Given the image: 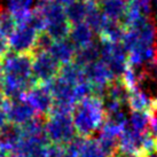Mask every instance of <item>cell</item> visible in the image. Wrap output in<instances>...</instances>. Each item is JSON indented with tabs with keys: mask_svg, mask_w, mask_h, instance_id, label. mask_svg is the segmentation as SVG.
Returning a JSON list of instances; mask_svg holds the SVG:
<instances>
[{
	"mask_svg": "<svg viewBox=\"0 0 157 157\" xmlns=\"http://www.w3.org/2000/svg\"><path fill=\"white\" fill-rule=\"evenodd\" d=\"M105 119L103 102L96 96H90L78 102L72 113L77 135L87 138L99 130Z\"/></svg>",
	"mask_w": 157,
	"mask_h": 157,
	"instance_id": "cell-1",
	"label": "cell"
},
{
	"mask_svg": "<svg viewBox=\"0 0 157 157\" xmlns=\"http://www.w3.org/2000/svg\"><path fill=\"white\" fill-rule=\"evenodd\" d=\"M36 8L39 9L44 15L46 22L45 32L54 41L68 39L71 24L67 18L66 10L62 5L57 4L54 0H48L43 5H36Z\"/></svg>",
	"mask_w": 157,
	"mask_h": 157,
	"instance_id": "cell-2",
	"label": "cell"
},
{
	"mask_svg": "<svg viewBox=\"0 0 157 157\" xmlns=\"http://www.w3.org/2000/svg\"><path fill=\"white\" fill-rule=\"evenodd\" d=\"M45 133L51 144L67 146L77 136L72 115L49 113L45 119Z\"/></svg>",
	"mask_w": 157,
	"mask_h": 157,
	"instance_id": "cell-3",
	"label": "cell"
},
{
	"mask_svg": "<svg viewBox=\"0 0 157 157\" xmlns=\"http://www.w3.org/2000/svg\"><path fill=\"white\" fill-rule=\"evenodd\" d=\"M100 44V60L105 62L111 70L116 78H121L124 71L128 67L127 52L122 43H109L101 41Z\"/></svg>",
	"mask_w": 157,
	"mask_h": 157,
	"instance_id": "cell-4",
	"label": "cell"
},
{
	"mask_svg": "<svg viewBox=\"0 0 157 157\" xmlns=\"http://www.w3.org/2000/svg\"><path fill=\"white\" fill-rule=\"evenodd\" d=\"M61 64L48 51H35L32 53V75L38 84H47L59 76Z\"/></svg>",
	"mask_w": 157,
	"mask_h": 157,
	"instance_id": "cell-5",
	"label": "cell"
},
{
	"mask_svg": "<svg viewBox=\"0 0 157 157\" xmlns=\"http://www.w3.org/2000/svg\"><path fill=\"white\" fill-rule=\"evenodd\" d=\"M38 36L39 32L29 23L20 24L9 37L10 51L17 54H32L36 51Z\"/></svg>",
	"mask_w": 157,
	"mask_h": 157,
	"instance_id": "cell-6",
	"label": "cell"
},
{
	"mask_svg": "<svg viewBox=\"0 0 157 157\" xmlns=\"http://www.w3.org/2000/svg\"><path fill=\"white\" fill-rule=\"evenodd\" d=\"M24 99L38 116L45 118L49 115L54 103L53 96L46 84H37L31 87L25 93Z\"/></svg>",
	"mask_w": 157,
	"mask_h": 157,
	"instance_id": "cell-7",
	"label": "cell"
},
{
	"mask_svg": "<svg viewBox=\"0 0 157 157\" xmlns=\"http://www.w3.org/2000/svg\"><path fill=\"white\" fill-rule=\"evenodd\" d=\"M5 113L7 117V123L14 124L16 126H22L26 122H29L33 117L38 116L36 111L32 109L25 99H17V100L5 101Z\"/></svg>",
	"mask_w": 157,
	"mask_h": 157,
	"instance_id": "cell-8",
	"label": "cell"
},
{
	"mask_svg": "<svg viewBox=\"0 0 157 157\" xmlns=\"http://www.w3.org/2000/svg\"><path fill=\"white\" fill-rule=\"evenodd\" d=\"M84 72L86 80L94 87H107L111 82L117 79L102 60H98L94 63L86 66L84 68Z\"/></svg>",
	"mask_w": 157,
	"mask_h": 157,
	"instance_id": "cell-9",
	"label": "cell"
},
{
	"mask_svg": "<svg viewBox=\"0 0 157 157\" xmlns=\"http://www.w3.org/2000/svg\"><path fill=\"white\" fill-rule=\"evenodd\" d=\"M46 85L49 88L54 103L72 105V107L77 105L74 96V86L68 83L67 80H64L62 77L56 76Z\"/></svg>",
	"mask_w": 157,
	"mask_h": 157,
	"instance_id": "cell-10",
	"label": "cell"
},
{
	"mask_svg": "<svg viewBox=\"0 0 157 157\" xmlns=\"http://www.w3.org/2000/svg\"><path fill=\"white\" fill-rule=\"evenodd\" d=\"M22 140L21 127L6 123L0 127V155L13 154Z\"/></svg>",
	"mask_w": 157,
	"mask_h": 157,
	"instance_id": "cell-11",
	"label": "cell"
},
{
	"mask_svg": "<svg viewBox=\"0 0 157 157\" xmlns=\"http://www.w3.org/2000/svg\"><path fill=\"white\" fill-rule=\"evenodd\" d=\"M127 105L132 111H146L153 115L157 109V99L144 92L142 88H135L130 91Z\"/></svg>",
	"mask_w": 157,
	"mask_h": 157,
	"instance_id": "cell-12",
	"label": "cell"
},
{
	"mask_svg": "<svg viewBox=\"0 0 157 157\" xmlns=\"http://www.w3.org/2000/svg\"><path fill=\"white\" fill-rule=\"evenodd\" d=\"M77 49L69 39H62L53 41L52 46L48 49V53L56 60L61 66L74 62Z\"/></svg>",
	"mask_w": 157,
	"mask_h": 157,
	"instance_id": "cell-13",
	"label": "cell"
},
{
	"mask_svg": "<svg viewBox=\"0 0 157 157\" xmlns=\"http://www.w3.org/2000/svg\"><path fill=\"white\" fill-rule=\"evenodd\" d=\"M68 39L72 43L76 49L86 47L90 44H92L93 41H95L94 40V32L87 25L86 22L71 25V30H70Z\"/></svg>",
	"mask_w": 157,
	"mask_h": 157,
	"instance_id": "cell-14",
	"label": "cell"
},
{
	"mask_svg": "<svg viewBox=\"0 0 157 157\" xmlns=\"http://www.w3.org/2000/svg\"><path fill=\"white\" fill-rule=\"evenodd\" d=\"M5 1H6L5 8L13 15L17 25L28 22L35 0H5Z\"/></svg>",
	"mask_w": 157,
	"mask_h": 157,
	"instance_id": "cell-15",
	"label": "cell"
},
{
	"mask_svg": "<svg viewBox=\"0 0 157 157\" xmlns=\"http://www.w3.org/2000/svg\"><path fill=\"white\" fill-rule=\"evenodd\" d=\"M130 0H102L99 6L109 21L122 23L128 7Z\"/></svg>",
	"mask_w": 157,
	"mask_h": 157,
	"instance_id": "cell-16",
	"label": "cell"
},
{
	"mask_svg": "<svg viewBox=\"0 0 157 157\" xmlns=\"http://www.w3.org/2000/svg\"><path fill=\"white\" fill-rule=\"evenodd\" d=\"M108 18L105 16L100 9V6L93 1H87V13H86V18L85 22L91 28L94 33H100L101 30L103 29Z\"/></svg>",
	"mask_w": 157,
	"mask_h": 157,
	"instance_id": "cell-17",
	"label": "cell"
},
{
	"mask_svg": "<svg viewBox=\"0 0 157 157\" xmlns=\"http://www.w3.org/2000/svg\"><path fill=\"white\" fill-rule=\"evenodd\" d=\"M98 60H100V44L99 41H93L86 47L77 49L75 55L74 62L82 68L94 63Z\"/></svg>",
	"mask_w": 157,
	"mask_h": 157,
	"instance_id": "cell-18",
	"label": "cell"
},
{
	"mask_svg": "<svg viewBox=\"0 0 157 157\" xmlns=\"http://www.w3.org/2000/svg\"><path fill=\"white\" fill-rule=\"evenodd\" d=\"M126 29L123 26L121 22L107 21L105 25L99 33L101 41H109V43H122Z\"/></svg>",
	"mask_w": 157,
	"mask_h": 157,
	"instance_id": "cell-19",
	"label": "cell"
},
{
	"mask_svg": "<svg viewBox=\"0 0 157 157\" xmlns=\"http://www.w3.org/2000/svg\"><path fill=\"white\" fill-rule=\"evenodd\" d=\"M59 76L62 77L64 80H67L69 84H71L72 86H76L77 84L82 83L84 80H86L85 72H84V68L79 67L78 64H76L75 62H70L68 64L61 66Z\"/></svg>",
	"mask_w": 157,
	"mask_h": 157,
	"instance_id": "cell-20",
	"label": "cell"
},
{
	"mask_svg": "<svg viewBox=\"0 0 157 157\" xmlns=\"http://www.w3.org/2000/svg\"><path fill=\"white\" fill-rule=\"evenodd\" d=\"M128 96H130V91L124 85L121 78L115 79L107 86L105 98H108L110 100H113L121 105H124V103H127Z\"/></svg>",
	"mask_w": 157,
	"mask_h": 157,
	"instance_id": "cell-21",
	"label": "cell"
},
{
	"mask_svg": "<svg viewBox=\"0 0 157 157\" xmlns=\"http://www.w3.org/2000/svg\"><path fill=\"white\" fill-rule=\"evenodd\" d=\"M67 18L71 25L85 22L86 13H87V1L77 0L74 4L64 7Z\"/></svg>",
	"mask_w": 157,
	"mask_h": 157,
	"instance_id": "cell-22",
	"label": "cell"
},
{
	"mask_svg": "<svg viewBox=\"0 0 157 157\" xmlns=\"http://www.w3.org/2000/svg\"><path fill=\"white\" fill-rule=\"evenodd\" d=\"M151 113L146 111H132L130 117L127 118L128 126L139 133H144L150 130Z\"/></svg>",
	"mask_w": 157,
	"mask_h": 157,
	"instance_id": "cell-23",
	"label": "cell"
},
{
	"mask_svg": "<svg viewBox=\"0 0 157 157\" xmlns=\"http://www.w3.org/2000/svg\"><path fill=\"white\" fill-rule=\"evenodd\" d=\"M79 157H107L102 151L98 140L87 136L82 139V144L79 147Z\"/></svg>",
	"mask_w": 157,
	"mask_h": 157,
	"instance_id": "cell-24",
	"label": "cell"
},
{
	"mask_svg": "<svg viewBox=\"0 0 157 157\" xmlns=\"http://www.w3.org/2000/svg\"><path fill=\"white\" fill-rule=\"evenodd\" d=\"M16 26H17V24H16V21L13 17V15L1 7L0 8V31L6 37L9 38L13 35Z\"/></svg>",
	"mask_w": 157,
	"mask_h": 157,
	"instance_id": "cell-25",
	"label": "cell"
},
{
	"mask_svg": "<svg viewBox=\"0 0 157 157\" xmlns=\"http://www.w3.org/2000/svg\"><path fill=\"white\" fill-rule=\"evenodd\" d=\"M74 96L76 103L93 96V85L88 80H84L82 83L74 86Z\"/></svg>",
	"mask_w": 157,
	"mask_h": 157,
	"instance_id": "cell-26",
	"label": "cell"
},
{
	"mask_svg": "<svg viewBox=\"0 0 157 157\" xmlns=\"http://www.w3.org/2000/svg\"><path fill=\"white\" fill-rule=\"evenodd\" d=\"M130 5L139 10L140 13H142L144 16H149L151 12V5L150 0H130Z\"/></svg>",
	"mask_w": 157,
	"mask_h": 157,
	"instance_id": "cell-27",
	"label": "cell"
},
{
	"mask_svg": "<svg viewBox=\"0 0 157 157\" xmlns=\"http://www.w3.org/2000/svg\"><path fill=\"white\" fill-rule=\"evenodd\" d=\"M64 155V147L59 144H49L46 147L43 157H63Z\"/></svg>",
	"mask_w": 157,
	"mask_h": 157,
	"instance_id": "cell-28",
	"label": "cell"
},
{
	"mask_svg": "<svg viewBox=\"0 0 157 157\" xmlns=\"http://www.w3.org/2000/svg\"><path fill=\"white\" fill-rule=\"evenodd\" d=\"M10 52V46H9V38L0 31V62H2L7 54Z\"/></svg>",
	"mask_w": 157,
	"mask_h": 157,
	"instance_id": "cell-29",
	"label": "cell"
},
{
	"mask_svg": "<svg viewBox=\"0 0 157 157\" xmlns=\"http://www.w3.org/2000/svg\"><path fill=\"white\" fill-rule=\"evenodd\" d=\"M5 101H6V98L0 92V127H2L7 123V117L5 113Z\"/></svg>",
	"mask_w": 157,
	"mask_h": 157,
	"instance_id": "cell-30",
	"label": "cell"
},
{
	"mask_svg": "<svg viewBox=\"0 0 157 157\" xmlns=\"http://www.w3.org/2000/svg\"><path fill=\"white\" fill-rule=\"evenodd\" d=\"M4 82H5V72H4V69H2V66H1V62H0V92L2 90Z\"/></svg>",
	"mask_w": 157,
	"mask_h": 157,
	"instance_id": "cell-31",
	"label": "cell"
},
{
	"mask_svg": "<svg viewBox=\"0 0 157 157\" xmlns=\"http://www.w3.org/2000/svg\"><path fill=\"white\" fill-rule=\"evenodd\" d=\"M54 1H56L57 4L62 5L63 7H67V6H69V5L74 4L75 1H77V0H54Z\"/></svg>",
	"mask_w": 157,
	"mask_h": 157,
	"instance_id": "cell-32",
	"label": "cell"
},
{
	"mask_svg": "<svg viewBox=\"0 0 157 157\" xmlns=\"http://www.w3.org/2000/svg\"><path fill=\"white\" fill-rule=\"evenodd\" d=\"M142 157H157V153H156V151H154V153H150V154H147V155H144Z\"/></svg>",
	"mask_w": 157,
	"mask_h": 157,
	"instance_id": "cell-33",
	"label": "cell"
},
{
	"mask_svg": "<svg viewBox=\"0 0 157 157\" xmlns=\"http://www.w3.org/2000/svg\"><path fill=\"white\" fill-rule=\"evenodd\" d=\"M155 151L157 153V138H156V146H155Z\"/></svg>",
	"mask_w": 157,
	"mask_h": 157,
	"instance_id": "cell-34",
	"label": "cell"
},
{
	"mask_svg": "<svg viewBox=\"0 0 157 157\" xmlns=\"http://www.w3.org/2000/svg\"><path fill=\"white\" fill-rule=\"evenodd\" d=\"M2 1H4V0H0V8H1V4H2Z\"/></svg>",
	"mask_w": 157,
	"mask_h": 157,
	"instance_id": "cell-35",
	"label": "cell"
}]
</instances>
